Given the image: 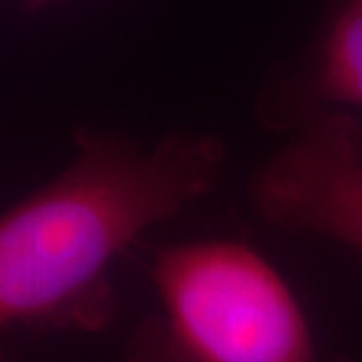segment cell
<instances>
[{"mask_svg":"<svg viewBox=\"0 0 362 362\" xmlns=\"http://www.w3.org/2000/svg\"><path fill=\"white\" fill-rule=\"evenodd\" d=\"M78 148L64 173L0 218V327H105L115 259L211 194L225 168L211 134H171L155 148L82 134Z\"/></svg>","mask_w":362,"mask_h":362,"instance_id":"6da1fadb","label":"cell"},{"mask_svg":"<svg viewBox=\"0 0 362 362\" xmlns=\"http://www.w3.org/2000/svg\"><path fill=\"white\" fill-rule=\"evenodd\" d=\"M150 276L159 311L136 327L127 362H353L322 356L295 290L245 243L164 245Z\"/></svg>","mask_w":362,"mask_h":362,"instance_id":"7a4b0ae2","label":"cell"},{"mask_svg":"<svg viewBox=\"0 0 362 362\" xmlns=\"http://www.w3.org/2000/svg\"><path fill=\"white\" fill-rule=\"evenodd\" d=\"M250 204L267 225L322 236L362 255V127L353 112H320L252 173Z\"/></svg>","mask_w":362,"mask_h":362,"instance_id":"3957f363","label":"cell"},{"mask_svg":"<svg viewBox=\"0 0 362 362\" xmlns=\"http://www.w3.org/2000/svg\"><path fill=\"white\" fill-rule=\"evenodd\" d=\"M304 80L313 103L306 119L362 110V0H327Z\"/></svg>","mask_w":362,"mask_h":362,"instance_id":"277c9868","label":"cell"},{"mask_svg":"<svg viewBox=\"0 0 362 362\" xmlns=\"http://www.w3.org/2000/svg\"><path fill=\"white\" fill-rule=\"evenodd\" d=\"M33 3H42V0H33Z\"/></svg>","mask_w":362,"mask_h":362,"instance_id":"5b68a950","label":"cell"}]
</instances>
